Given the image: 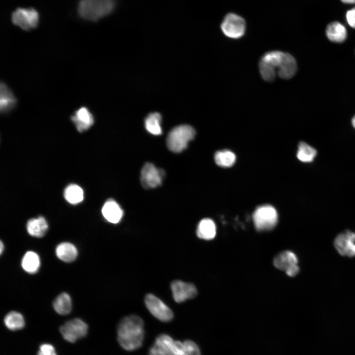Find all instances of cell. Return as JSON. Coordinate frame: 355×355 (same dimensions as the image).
<instances>
[{
  "mask_svg": "<svg viewBox=\"0 0 355 355\" xmlns=\"http://www.w3.org/2000/svg\"><path fill=\"white\" fill-rule=\"evenodd\" d=\"M117 340L120 346L128 351L142 347L144 338V322L135 315L122 318L117 327Z\"/></svg>",
  "mask_w": 355,
  "mask_h": 355,
  "instance_id": "cell-1",
  "label": "cell"
},
{
  "mask_svg": "<svg viewBox=\"0 0 355 355\" xmlns=\"http://www.w3.org/2000/svg\"><path fill=\"white\" fill-rule=\"evenodd\" d=\"M115 5L114 0H80L77 12L81 18L96 22L110 14Z\"/></svg>",
  "mask_w": 355,
  "mask_h": 355,
  "instance_id": "cell-2",
  "label": "cell"
},
{
  "mask_svg": "<svg viewBox=\"0 0 355 355\" xmlns=\"http://www.w3.org/2000/svg\"><path fill=\"white\" fill-rule=\"evenodd\" d=\"M195 134V130L189 125L178 126L169 132L167 139V146L173 152H181L187 147Z\"/></svg>",
  "mask_w": 355,
  "mask_h": 355,
  "instance_id": "cell-3",
  "label": "cell"
},
{
  "mask_svg": "<svg viewBox=\"0 0 355 355\" xmlns=\"http://www.w3.org/2000/svg\"><path fill=\"white\" fill-rule=\"evenodd\" d=\"M256 229L259 231H269L276 226L278 214L275 209L269 205L258 207L252 216Z\"/></svg>",
  "mask_w": 355,
  "mask_h": 355,
  "instance_id": "cell-4",
  "label": "cell"
},
{
  "mask_svg": "<svg viewBox=\"0 0 355 355\" xmlns=\"http://www.w3.org/2000/svg\"><path fill=\"white\" fill-rule=\"evenodd\" d=\"M11 21L23 30L30 31L38 25V13L33 8H18L12 13Z\"/></svg>",
  "mask_w": 355,
  "mask_h": 355,
  "instance_id": "cell-5",
  "label": "cell"
},
{
  "mask_svg": "<svg viewBox=\"0 0 355 355\" xmlns=\"http://www.w3.org/2000/svg\"><path fill=\"white\" fill-rule=\"evenodd\" d=\"M221 29L228 37L240 38L245 34L246 23L244 19L239 15L230 13L224 17L222 21Z\"/></svg>",
  "mask_w": 355,
  "mask_h": 355,
  "instance_id": "cell-6",
  "label": "cell"
},
{
  "mask_svg": "<svg viewBox=\"0 0 355 355\" xmlns=\"http://www.w3.org/2000/svg\"><path fill=\"white\" fill-rule=\"evenodd\" d=\"M144 303L149 312L157 319L163 322H169L173 320L174 314L172 310L154 294H146Z\"/></svg>",
  "mask_w": 355,
  "mask_h": 355,
  "instance_id": "cell-7",
  "label": "cell"
},
{
  "mask_svg": "<svg viewBox=\"0 0 355 355\" xmlns=\"http://www.w3.org/2000/svg\"><path fill=\"white\" fill-rule=\"evenodd\" d=\"M88 330L87 324L79 319H73L60 327V331L63 338L71 343L84 337Z\"/></svg>",
  "mask_w": 355,
  "mask_h": 355,
  "instance_id": "cell-8",
  "label": "cell"
},
{
  "mask_svg": "<svg viewBox=\"0 0 355 355\" xmlns=\"http://www.w3.org/2000/svg\"><path fill=\"white\" fill-rule=\"evenodd\" d=\"M165 176L163 170L157 168L151 163H146L141 171V182L144 188H156L161 185Z\"/></svg>",
  "mask_w": 355,
  "mask_h": 355,
  "instance_id": "cell-9",
  "label": "cell"
},
{
  "mask_svg": "<svg viewBox=\"0 0 355 355\" xmlns=\"http://www.w3.org/2000/svg\"><path fill=\"white\" fill-rule=\"evenodd\" d=\"M333 245L340 255L355 257V233L347 230L339 234L334 240Z\"/></svg>",
  "mask_w": 355,
  "mask_h": 355,
  "instance_id": "cell-10",
  "label": "cell"
},
{
  "mask_svg": "<svg viewBox=\"0 0 355 355\" xmlns=\"http://www.w3.org/2000/svg\"><path fill=\"white\" fill-rule=\"evenodd\" d=\"M171 289L173 298L177 303L194 298L198 293L194 284L180 280L173 281L171 284Z\"/></svg>",
  "mask_w": 355,
  "mask_h": 355,
  "instance_id": "cell-11",
  "label": "cell"
},
{
  "mask_svg": "<svg viewBox=\"0 0 355 355\" xmlns=\"http://www.w3.org/2000/svg\"><path fill=\"white\" fill-rule=\"evenodd\" d=\"M70 119L79 133L87 131L95 122L93 113L85 106H80L76 109L71 116Z\"/></svg>",
  "mask_w": 355,
  "mask_h": 355,
  "instance_id": "cell-12",
  "label": "cell"
},
{
  "mask_svg": "<svg viewBox=\"0 0 355 355\" xmlns=\"http://www.w3.org/2000/svg\"><path fill=\"white\" fill-rule=\"evenodd\" d=\"M0 110L1 113H6L12 110L16 106L17 100L12 91L4 82H1L0 87Z\"/></svg>",
  "mask_w": 355,
  "mask_h": 355,
  "instance_id": "cell-13",
  "label": "cell"
},
{
  "mask_svg": "<svg viewBox=\"0 0 355 355\" xmlns=\"http://www.w3.org/2000/svg\"><path fill=\"white\" fill-rule=\"evenodd\" d=\"M297 71V64L295 58L290 54L284 53L283 59L277 70V74L282 78L290 79Z\"/></svg>",
  "mask_w": 355,
  "mask_h": 355,
  "instance_id": "cell-14",
  "label": "cell"
},
{
  "mask_svg": "<svg viewBox=\"0 0 355 355\" xmlns=\"http://www.w3.org/2000/svg\"><path fill=\"white\" fill-rule=\"evenodd\" d=\"M296 255L290 250H285L278 254L273 259L274 266L285 272L288 269L298 265Z\"/></svg>",
  "mask_w": 355,
  "mask_h": 355,
  "instance_id": "cell-15",
  "label": "cell"
},
{
  "mask_svg": "<svg viewBox=\"0 0 355 355\" xmlns=\"http://www.w3.org/2000/svg\"><path fill=\"white\" fill-rule=\"evenodd\" d=\"M325 33L329 40L336 43L344 42L347 37L346 27L338 21L329 23L326 27Z\"/></svg>",
  "mask_w": 355,
  "mask_h": 355,
  "instance_id": "cell-16",
  "label": "cell"
},
{
  "mask_svg": "<svg viewBox=\"0 0 355 355\" xmlns=\"http://www.w3.org/2000/svg\"><path fill=\"white\" fill-rule=\"evenodd\" d=\"M102 212L105 218L112 223H117L123 216V211L114 200H109L104 205Z\"/></svg>",
  "mask_w": 355,
  "mask_h": 355,
  "instance_id": "cell-17",
  "label": "cell"
},
{
  "mask_svg": "<svg viewBox=\"0 0 355 355\" xmlns=\"http://www.w3.org/2000/svg\"><path fill=\"white\" fill-rule=\"evenodd\" d=\"M48 229V224L42 216L31 218L27 224V230L32 236L40 238L43 237Z\"/></svg>",
  "mask_w": 355,
  "mask_h": 355,
  "instance_id": "cell-18",
  "label": "cell"
},
{
  "mask_svg": "<svg viewBox=\"0 0 355 355\" xmlns=\"http://www.w3.org/2000/svg\"><path fill=\"white\" fill-rule=\"evenodd\" d=\"M56 254L62 261L71 262L76 259L77 250L73 244L69 242H63L57 246Z\"/></svg>",
  "mask_w": 355,
  "mask_h": 355,
  "instance_id": "cell-19",
  "label": "cell"
},
{
  "mask_svg": "<svg viewBox=\"0 0 355 355\" xmlns=\"http://www.w3.org/2000/svg\"><path fill=\"white\" fill-rule=\"evenodd\" d=\"M196 233L201 239L212 240L216 235V226L214 221L210 218L201 220L198 224Z\"/></svg>",
  "mask_w": 355,
  "mask_h": 355,
  "instance_id": "cell-20",
  "label": "cell"
},
{
  "mask_svg": "<svg viewBox=\"0 0 355 355\" xmlns=\"http://www.w3.org/2000/svg\"><path fill=\"white\" fill-rule=\"evenodd\" d=\"M154 344L164 355H176L175 352V341L169 335L161 334L158 335Z\"/></svg>",
  "mask_w": 355,
  "mask_h": 355,
  "instance_id": "cell-21",
  "label": "cell"
},
{
  "mask_svg": "<svg viewBox=\"0 0 355 355\" xmlns=\"http://www.w3.org/2000/svg\"><path fill=\"white\" fill-rule=\"evenodd\" d=\"M40 258L35 252H27L22 259L21 265L23 269L27 273H36L40 267Z\"/></svg>",
  "mask_w": 355,
  "mask_h": 355,
  "instance_id": "cell-22",
  "label": "cell"
},
{
  "mask_svg": "<svg viewBox=\"0 0 355 355\" xmlns=\"http://www.w3.org/2000/svg\"><path fill=\"white\" fill-rule=\"evenodd\" d=\"M175 351L176 355H201L198 345L190 340L175 341Z\"/></svg>",
  "mask_w": 355,
  "mask_h": 355,
  "instance_id": "cell-23",
  "label": "cell"
},
{
  "mask_svg": "<svg viewBox=\"0 0 355 355\" xmlns=\"http://www.w3.org/2000/svg\"><path fill=\"white\" fill-rule=\"evenodd\" d=\"M55 311L60 315H66L69 314L72 308L71 299L67 293H62L59 295L53 302Z\"/></svg>",
  "mask_w": 355,
  "mask_h": 355,
  "instance_id": "cell-24",
  "label": "cell"
},
{
  "mask_svg": "<svg viewBox=\"0 0 355 355\" xmlns=\"http://www.w3.org/2000/svg\"><path fill=\"white\" fill-rule=\"evenodd\" d=\"M64 195L66 200L71 204L79 203L84 198L83 189L75 184L69 185L65 189Z\"/></svg>",
  "mask_w": 355,
  "mask_h": 355,
  "instance_id": "cell-25",
  "label": "cell"
},
{
  "mask_svg": "<svg viewBox=\"0 0 355 355\" xmlns=\"http://www.w3.org/2000/svg\"><path fill=\"white\" fill-rule=\"evenodd\" d=\"M317 154L316 149L305 142H301L298 146L297 157L301 162H312Z\"/></svg>",
  "mask_w": 355,
  "mask_h": 355,
  "instance_id": "cell-26",
  "label": "cell"
},
{
  "mask_svg": "<svg viewBox=\"0 0 355 355\" xmlns=\"http://www.w3.org/2000/svg\"><path fill=\"white\" fill-rule=\"evenodd\" d=\"M161 116L158 112L149 114L145 119V127L146 130L154 135H159L162 133L161 127Z\"/></svg>",
  "mask_w": 355,
  "mask_h": 355,
  "instance_id": "cell-27",
  "label": "cell"
},
{
  "mask_svg": "<svg viewBox=\"0 0 355 355\" xmlns=\"http://www.w3.org/2000/svg\"><path fill=\"white\" fill-rule=\"evenodd\" d=\"M5 326L10 330H16L24 326L25 321L23 316L16 311L8 313L4 318Z\"/></svg>",
  "mask_w": 355,
  "mask_h": 355,
  "instance_id": "cell-28",
  "label": "cell"
},
{
  "mask_svg": "<svg viewBox=\"0 0 355 355\" xmlns=\"http://www.w3.org/2000/svg\"><path fill=\"white\" fill-rule=\"evenodd\" d=\"M214 160L217 165L223 167L232 166L236 161V156L232 151L223 150L216 152L214 155Z\"/></svg>",
  "mask_w": 355,
  "mask_h": 355,
  "instance_id": "cell-29",
  "label": "cell"
},
{
  "mask_svg": "<svg viewBox=\"0 0 355 355\" xmlns=\"http://www.w3.org/2000/svg\"><path fill=\"white\" fill-rule=\"evenodd\" d=\"M259 69L262 78L267 81H272L277 74V70L262 59L259 63Z\"/></svg>",
  "mask_w": 355,
  "mask_h": 355,
  "instance_id": "cell-30",
  "label": "cell"
},
{
  "mask_svg": "<svg viewBox=\"0 0 355 355\" xmlns=\"http://www.w3.org/2000/svg\"><path fill=\"white\" fill-rule=\"evenodd\" d=\"M37 355H57L54 347L49 344H43L39 347Z\"/></svg>",
  "mask_w": 355,
  "mask_h": 355,
  "instance_id": "cell-31",
  "label": "cell"
},
{
  "mask_svg": "<svg viewBox=\"0 0 355 355\" xmlns=\"http://www.w3.org/2000/svg\"><path fill=\"white\" fill-rule=\"evenodd\" d=\"M345 17L348 24L352 28L355 29V7L348 10Z\"/></svg>",
  "mask_w": 355,
  "mask_h": 355,
  "instance_id": "cell-32",
  "label": "cell"
},
{
  "mask_svg": "<svg viewBox=\"0 0 355 355\" xmlns=\"http://www.w3.org/2000/svg\"><path fill=\"white\" fill-rule=\"evenodd\" d=\"M300 271V268L298 265L294 266L285 271L286 275L289 277L296 276Z\"/></svg>",
  "mask_w": 355,
  "mask_h": 355,
  "instance_id": "cell-33",
  "label": "cell"
},
{
  "mask_svg": "<svg viewBox=\"0 0 355 355\" xmlns=\"http://www.w3.org/2000/svg\"><path fill=\"white\" fill-rule=\"evenodd\" d=\"M148 355H164L159 349L154 344L150 348Z\"/></svg>",
  "mask_w": 355,
  "mask_h": 355,
  "instance_id": "cell-34",
  "label": "cell"
},
{
  "mask_svg": "<svg viewBox=\"0 0 355 355\" xmlns=\"http://www.w3.org/2000/svg\"><path fill=\"white\" fill-rule=\"evenodd\" d=\"M341 1L346 4H355V0H341Z\"/></svg>",
  "mask_w": 355,
  "mask_h": 355,
  "instance_id": "cell-35",
  "label": "cell"
},
{
  "mask_svg": "<svg viewBox=\"0 0 355 355\" xmlns=\"http://www.w3.org/2000/svg\"><path fill=\"white\" fill-rule=\"evenodd\" d=\"M4 247L3 244V243L2 242V241H0V254H1L3 252V250H4Z\"/></svg>",
  "mask_w": 355,
  "mask_h": 355,
  "instance_id": "cell-36",
  "label": "cell"
},
{
  "mask_svg": "<svg viewBox=\"0 0 355 355\" xmlns=\"http://www.w3.org/2000/svg\"><path fill=\"white\" fill-rule=\"evenodd\" d=\"M352 124L353 127H354V128L355 129V115L352 119Z\"/></svg>",
  "mask_w": 355,
  "mask_h": 355,
  "instance_id": "cell-37",
  "label": "cell"
}]
</instances>
